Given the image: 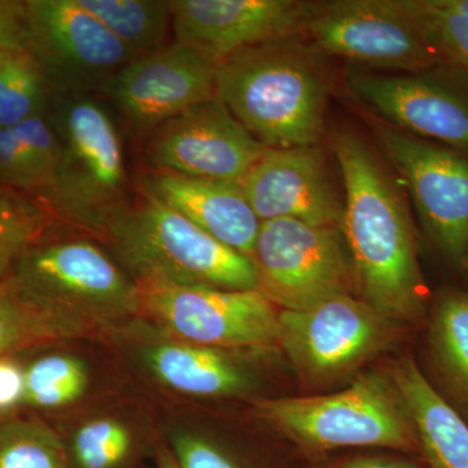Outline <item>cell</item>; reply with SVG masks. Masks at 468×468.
Here are the masks:
<instances>
[{"instance_id":"obj_24","label":"cell","mask_w":468,"mask_h":468,"mask_svg":"<svg viewBox=\"0 0 468 468\" xmlns=\"http://www.w3.org/2000/svg\"><path fill=\"white\" fill-rule=\"evenodd\" d=\"M50 101L48 79L29 51H0V128L45 115Z\"/></svg>"},{"instance_id":"obj_7","label":"cell","mask_w":468,"mask_h":468,"mask_svg":"<svg viewBox=\"0 0 468 468\" xmlns=\"http://www.w3.org/2000/svg\"><path fill=\"white\" fill-rule=\"evenodd\" d=\"M9 280L16 284L20 300L73 320L113 318L143 307L133 277L88 239L37 242Z\"/></svg>"},{"instance_id":"obj_11","label":"cell","mask_w":468,"mask_h":468,"mask_svg":"<svg viewBox=\"0 0 468 468\" xmlns=\"http://www.w3.org/2000/svg\"><path fill=\"white\" fill-rule=\"evenodd\" d=\"M143 307L178 337L215 349L279 344V313L266 295L199 285H143Z\"/></svg>"},{"instance_id":"obj_6","label":"cell","mask_w":468,"mask_h":468,"mask_svg":"<svg viewBox=\"0 0 468 468\" xmlns=\"http://www.w3.org/2000/svg\"><path fill=\"white\" fill-rule=\"evenodd\" d=\"M302 37L318 54L415 73L443 63L417 0L311 2Z\"/></svg>"},{"instance_id":"obj_20","label":"cell","mask_w":468,"mask_h":468,"mask_svg":"<svg viewBox=\"0 0 468 468\" xmlns=\"http://www.w3.org/2000/svg\"><path fill=\"white\" fill-rule=\"evenodd\" d=\"M144 360L163 384L190 396H234L250 385L245 369L215 347L196 344L156 345L146 351Z\"/></svg>"},{"instance_id":"obj_35","label":"cell","mask_w":468,"mask_h":468,"mask_svg":"<svg viewBox=\"0 0 468 468\" xmlns=\"http://www.w3.org/2000/svg\"><path fill=\"white\" fill-rule=\"evenodd\" d=\"M341 468H420L412 462L384 460V458H362L351 461Z\"/></svg>"},{"instance_id":"obj_25","label":"cell","mask_w":468,"mask_h":468,"mask_svg":"<svg viewBox=\"0 0 468 468\" xmlns=\"http://www.w3.org/2000/svg\"><path fill=\"white\" fill-rule=\"evenodd\" d=\"M81 329L76 320L58 315L20 298L0 294V356Z\"/></svg>"},{"instance_id":"obj_1","label":"cell","mask_w":468,"mask_h":468,"mask_svg":"<svg viewBox=\"0 0 468 468\" xmlns=\"http://www.w3.org/2000/svg\"><path fill=\"white\" fill-rule=\"evenodd\" d=\"M334 150L345 187L341 232L362 300L390 322H418L426 310L427 288L401 196L358 135L343 132Z\"/></svg>"},{"instance_id":"obj_5","label":"cell","mask_w":468,"mask_h":468,"mask_svg":"<svg viewBox=\"0 0 468 468\" xmlns=\"http://www.w3.org/2000/svg\"><path fill=\"white\" fill-rule=\"evenodd\" d=\"M257 412L310 449L385 446L410 451L418 446L414 421L396 384L375 372L338 393L261 399Z\"/></svg>"},{"instance_id":"obj_32","label":"cell","mask_w":468,"mask_h":468,"mask_svg":"<svg viewBox=\"0 0 468 468\" xmlns=\"http://www.w3.org/2000/svg\"><path fill=\"white\" fill-rule=\"evenodd\" d=\"M174 451L180 468H239L217 446L189 433L175 437Z\"/></svg>"},{"instance_id":"obj_14","label":"cell","mask_w":468,"mask_h":468,"mask_svg":"<svg viewBox=\"0 0 468 468\" xmlns=\"http://www.w3.org/2000/svg\"><path fill=\"white\" fill-rule=\"evenodd\" d=\"M215 76L214 61L174 41L132 58L101 91L132 131L147 135L185 111L217 97Z\"/></svg>"},{"instance_id":"obj_33","label":"cell","mask_w":468,"mask_h":468,"mask_svg":"<svg viewBox=\"0 0 468 468\" xmlns=\"http://www.w3.org/2000/svg\"><path fill=\"white\" fill-rule=\"evenodd\" d=\"M0 51H29L27 0H0Z\"/></svg>"},{"instance_id":"obj_30","label":"cell","mask_w":468,"mask_h":468,"mask_svg":"<svg viewBox=\"0 0 468 468\" xmlns=\"http://www.w3.org/2000/svg\"><path fill=\"white\" fill-rule=\"evenodd\" d=\"M0 468H64L54 440L33 430H17L0 440Z\"/></svg>"},{"instance_id":"obj_26","label":"cell","mask_w":468,"mask_h":468,"mask_svg":"<svg viewBox=\"0 0 468 468\" xmlns=\"http://www.w3.org/2000/svg\"><path fill=\"white\" fill-rule=\"evenodd\" d=\"M88 375L79 359L48 356L36 360L26 371L24 402L37 408H60L85 392Z\"/></svg>"},{"instance_id":"obj_23","label":"cell","mask_w":468,"mask_h":468,"mask_svg":"<svg viewBox=\"0 0 468 468\" xmlns=\"http://www.w3.org/2000/svg\"><path fill=\"white\" fill-rule=\"evenodd\" d=\"M52 217L38 197L0 185V294L23 255L50 226Z\"/></svg>"},{"instance_id":"obj_37","label":"cell","mask_w":468,"mask_h":468,"mask_svg":"<svg viewBox=\"0 0 468 468\" xmlns=\"http://www.w3.org/2000/svg\"><path fill=\"white\" fill-rule=\"evenodd\" d=\"M462 266L466 267V270L468 271V257H467V260L464 261V263L462 264Z\"/></svg>"},{"instance_id":"obj_2","label":"cell","mask_w":468,"mask_h":468,"mask_svg":"<svg viewBox=\"0 0 468 468\" xmlns=\"http://www.w3.org/2000/svg\"><path fill=\"white\" fill-rule=\"evenodd\" d=\"M316 54L301 37L234 52L217 64V97L267 149L316 146L329 92Z\"/></svg>"},{"instance_id":"obj_9","label":"cell","mask_w":468,"mask_h":468,"mask_svg":"<svg viewBox=\"0 0 468 468\" xmlns=\"http://www.w3.org/2000/svg\"><path fill=\"white\" fill-rule=\"evenodd\" d=\"M346 84L385 124L468 156V76L460 68L443 61L396 75L351 69Z\"/></svg>"},{"instance_id":"obj_3","label":"cell","mask_w":468,"mask_h":468,"mask_svg":"<svg viewBox=\"0 0 468 468\" xmlns=\"http://www.w3.org/2000/svg\"><path fill=\"white\" fill-rule=\"evenodd\" d=\"M103 234L138 286L260 291L251 258L228 248L146 194L140 192L120 209Z\"/></svg>"},{"instance_id":"obj_17","label":"cell","mask_w":468,"mask_h":468,"mask_svg":"<svg viewBox=\"0 0 468 468\" xmlns=\"http://www.w3.org/2000/svg\"><path fill=\"white\" fill-rule=\"evenodd\" d=\"M239 185L261 221L292 218L341 228L344 206L318 144L266 149Z\"/></svg>"},{"instance_id":"obj_21","label":"cell","mask_w":468,"mask_h":468,"mask_svg":"<svg viewBox=\"0 0 468 468\" xmlns=\"http://www.w3.org/2000/svg\"><path fill=\"white\" fill-rule=\"evenodd\" d=\"M94 15L134 58L167 45L171 0H77Z\"/></svg>"},{"instance_id":"obj_31","label":"cell","mask_w":468,"mask_h":468,"mask_svg":"<svg viewBox=\"0 0 468 468\" xmlns=\"http://www.w3.org/2000/svg\"><path fill=\"white\" fill-rule=\"evenodd\" d=\"M0 185L34 196L26 151L14 126L0 128Z\"/></svg>"},{"instance_id":"obj_28","label":"cell","mask_w":468,"mask_h":468,"mask_svg":"<svg viewBox=\"0 0 468 468\" xmlns=\"http://www.w3.org/2000/svg\"><path fill=\"white\" fill-rule=\"evenodd\" d=\"M14 128L26 151L33 194L42 198L50 189L57 174L60 155L57 132L51 124L48 112L24 120L20 124L14 125Z\"/></svg>"},{"instance_id":"obj_22","label":"cell","mask_w":468,"mask_h":468,"mask_svg":"<svg viewBox=\"0 0 468 468\" xmlns=\"http://www.w3.org/2000/svg\"><path fill=\"white\" fill-rule=\"evenodd\" d=\"M431 347L446 387L468 409V292L445 291L439 295Z\"/></svg>"},{"instance_id":"obj_4","label":"cell","mask_w":468,"mask_h":468,"mask_svg":"<svg viewBox=\"0 0 468 468\" xmlns=\"http://www.w3.org/2000/svg\"><path fill=\"white\" fill-rule=\"evenodd\" d=\"M48 117L60 155L54 183L41 199L52 214L103 233L132 201L115 122L92 94L51 95Z\"/></svg>"},{"instance_id":"obj_18","label":"cell","mask_w":468,"mask_h":468,"mask_svg":"<svg viewBox=\"0 0 468 468\" xmlns=\"http://www.w3.org/2000/svg\"><path fill=\"white\" fill-rule=\"evenodd\" d=\"M138 187L228 248L251 257L261 221L241 185L147 169L138 178Z\"/></svg>"},{"instance_id":"obj_15","label":"cell","mask_w":468,"mask_h":468,"mask_svg":"<svg viewBox=\"0 0 468 468\" xmlns=\"http://www.w3.org/2000/svg\"><path fill=\"white\" fill-rule=\"evenodd\" d=\"M266 149L215 97L147 134L144 155L149 169L241 184Z\"/></svg>"},{"instance_id":"obj_13","label":"cell","mask_w":468,"mask_h":468,"mask_svg":"<svg viewBox=\"0 0 468 468\" xmlns=\"http://www.w3.org/2000/svg\"><path fill=\"white\" fill-rule=\"evenodd\" d=\"M372 129L437 248L448 260L463 264L468 257V156L385 122H374Z\"/></svg>"},{"instance_id":"obj_8","label":"cell","mask_w":468,"mask_h":468,"mask_svg":"<svg viewBox=\"0 0 468 468\" xmlns=\"http://www.w3.org/2000/svg\"><path fill=\"white\" fill-rule=\"evenodd\" d=\"M250 258L260 291L282 310H306L350 294L356 282L340 227L292 218L261 221Z\"/></svg>"},{"instance_id":"obj_36","label":"cell","mask_w":468,"mask_h":468,"mask_svg":"<svg viewBox=\"0 0 468 468\" xmlns=\"http://www.w3.org/2000/svg\"><path fill=\"white\" fill-rule=\"evenodd\" d=\"M158 468H180L171 452L165 451L159 454Z\"/></svg>"},{"instance_id":"obj_29","label":"cell","mask_w":468,"mask_h":468,"mask_svg":"<svg viewBox=\"0 0 468 468\" xmlns=\"http://www.w3.org/2000/svg\"><path fill=\"white\" fill-rule=\"evenodd\" d=\"M131 433L119 421L98 419L77 431L75 455L81 468H113L131 451Z\"/></svg>"},{"instance_id":"obj_12","label":"cell","mask_w":468,"mask_h":468,"mask_svg":"<svg viewBox=\"0 0 468 468\" xmlns=\"http://www.w3.org/2000/svg\"><path fill=\"white\" fill-rule=\"evenodd\" d=\"M392 329L390 320L351 294L279 313V345L311 383H325L358 367L387 346Z\"/></svg>"},{"instance_id":"obj_10","label":"cell","mask_w":468,"mask_h":468,"mask_svg":"<svg viewBox=\"0 0 468 468\" xmlns=\"http://www.w3.org/2000/svg\"><path fill=\"white\" fill-rule=\"evenodd\" d=\"M29 52L51 95L92 94L134 58L77 0H27Z\"/></svg>"},{"instance_id":"obj_19","label":"cell","mask_w":468,"mask_h":468,"mask_svg":"<svg viewBox=\"0 0 468 468\" xmlns=\"http://www.w3.org/2000/svg\"><path fill=\"white\" fill-rule=\"evenodd\" d=\"M393 381L408 406L430 468H468V423L414 360L402 359Z\"/></svg>"},{"instance_id":"obj_16","label":"cell","mask_w":468,"mask_h":468,"mask_svg":"<svg viewBox=\"0 0 468 468\" xmlns=\"http://www.w3.org/2000/svg\"><path fill=\"white\" fill-rule=\"evenodd\" d=\"M175 41L215 64L234 52L302 37L311 2L300 0H171Z\"/></svg>"},{"instance_id":"obj_27","label":"cell","mask_w":468,"mask_h":468,"mask_svg":"<svg viewBox=\"0 0 468 468\" xmlns=\"http://www.w3.org/2000/svg\"><path fill=\"white\" fill-rule=\"evenodd\" d=\"M443 60L468 76V0H417Z\"/></svg>"},{"instance_id":"obj_34","label":"cell","mask_w":468,"mask_h":468,"mask_svg":"<svg viewBox=\"0 0 468 468\" xmlns=\"http://www.w3.org/2000/svg\"><path fill=\"white\" fill-rule=\"evenodd\" d=\"M26 371L15 360L0 356V412L14 409L24 401Z\"/></svg>"}]
</instances>
